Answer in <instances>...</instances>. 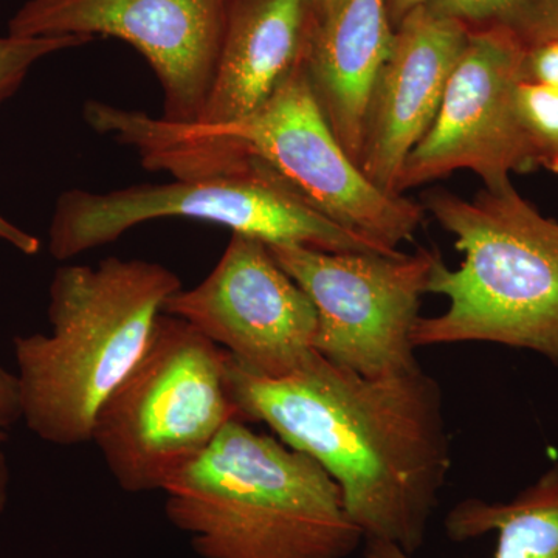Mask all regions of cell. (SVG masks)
Returning a JSON list of instances; mask_svg holds the SVG:
<instances>
[{"label":"cell","mask_w":558,"mask_h":558,"mask_svg":"<svg viewBox=\"0 0 558 558\" xmlns=\"http://www.w3.org/2000/svg\"><path fill=\"white\" fill-rule=\"evenodd\" d=\"M163 314L189 323L256 376H288L315 351L314 304L269 245L250 234H231L211 274L165 301Z\"/></svg>","instance_id":"obj_9"},{"label":"cell","mask_w":558,"mask_h":558,"mask_svg":"<svg viewBox=\"0 0 558 558\" xmlns=\"http://www.w3.org/2000/svg\"><path fill=\"white\" fill-rule=\"evenodd\" d=\"M269 248L317 311L314 349L322 357L369 379L422 368L411 333L438 248L395 255Z\"/></svg>","instance_id":"obj_8"},{"label":"cell","mask_w":558,"mask_h":558,"mask_svg":"<svg viewBox=\"0 0 558 558\" xmlns=\"http://www.w3.org/2000/svg\"><path fill=\"white\" fill-rule=\"evenodd\" d=\"M341 0H312L314 5L315 14H317V21L325 20L328 14L332 13L337 9V5Z\"/></svg>","instance_id":"obj_24"},{"label":"cell","mask_w":558,"mask_h":558,"mask_svg":"<svg viewBox=\"0 0 558 558\" xmlns=\"http://www.w3.org/2000/svg\"><path fill=\"white\" fill-rule=\"evenodd\" d=\"M424 208L464 255L450 269L436 255L427 293L449 299L436 317H418L414 348L487 341L529 349L558 368V222L545 218L512 183L472 201L444 189Z\"/></svg>","instance_id":"obj_5"},{"label":"cell","mask_w":558,"mask_h":558,"mask_svg":"<svg viewBox=\"0 0 558 558\" xmlns=\"http://www.w3.org/2000/svg\"><path fill=\"white\" fill-rule=\"evenodd\" d=\"M425 2L427 0H387L389 17H391L395 28L409 16L411 11L418 9V7H424Z\"/></svg>","instance_id":"obj_22"},{"label":"cell","mask_w":558,"mask_h":558,"mask_svg":"<svg viewBox=\"0 0 558 558\" xmlns=\"http://www.w3.org/2000/svg\"><path fill=\"white\" fill-rule=\"evenodd\" d=\"M92 130L138 154L143 167L174 179L219 174L231 161H266L323 215L389 252L413 240L424 205L374 185L323 116L300 65L263 108L222 126L171 123L101 101L84 105Z\"/></svg>","instance_id":"obj_2"},{"label":"cell","mask_w":558,"mask_h":558,"mask_svg":"<svg viewBox=\"0 0 558 558\" xmlns=\"http://www.w3.org/2000/svg\"><path fill=\"white\" fill-rule=\"evenodd\" d=\"M315 24L312 0H230L218 65L194 123L222 126L263 108L303 64Z\"/></svg>","instance_id":"obj_13"},{"label":"cell","mask_w":558,"mask_h":558,"mask_svg":"<svg viewBox=\"0 0 558 558\" xmlns=\"http://www.w3.org/2000/svg\"><path fill=\"white\" fill-rule=\"evenodd\" d=\"M227 381L242 418L263 422L318 462L365 539L414 556L424 546L450 472L442 391L418 368L369 379L317 351L284 377L242 369L229 352Z\"/></svg>","instance_id":"obj_1"},{"label":"cell","mask_w":558,"mask_h":558,"mask_svg":"<svg viewBox=\"0 0 558 558\" xmlns=\"http://www.w3.org/2000/svg\"><path fill=\"white\" fill-rule=\"evenodd\" d=\"M395 33L387 0H341L332 13L317 21L304 54L303 68L315 100L357 163L371 97Z\"/></svg>","instance_id":"obj_14"},{"label":"cell","mask_w":558,"mask_h":558,"mask_svg":"<svg viewBox=\"0 0 558 558\" xmlns=\"http://www.w3.org/2000/svg\"><path fill=\"white\" fill-rule=\"evenodd\" d=\"M517 110L535 170L558 174V87L523 81Z\"/></svg>","instance_id":"obj_17"},{"label":"cell","mask_w":558,"mask_h":558,"mask_svg":"<svg viewBox=\"0 0 558 558\" xmlns=\"http://www.w3.org/2000/svg\"><path fill=\"white\" fill-rule=\"evenodd\" d=\"M444 529L458 543L495 534L494 558H558V464L512 501H459L444 519ZM365 542V558H413L392 543Z\"/></svg>","instance_id":"obj_15"},{"label":"cell","mask_w":558,"mask_h":558,"mask_svg":"<svg viewBox=\"0 0 558 558\" xmlns=\"http://www.w3.org/2000/svg\"><path fill=\"white\" fill-rule=\"evenodd\" d=\"M10 483L11 472L9 459H7L5 451H3L2 446H0V515H2L7 505H9Z\"/></svg>","instance_id":"obj_23"},{"label":"cell","mask_w":558,"mask_h":558,"mask_svg":"<svg viewBox=\"0 0 558 558\" xmlns=\"http://www.w3.org/2000/svg\"><path fill=\"white\" fill-rule=\"evenodd\" d=\"M226 355L189 323L161 312L142 357L95 418L92 442L120 488L161 490L242 418Z\"/></svg>","instance_id":"obj_7"},{"label":"cell","mask_w":558,"mask_h":558,"mask_svg":"<svg viewBox=\"0 0 558 558\" xmlns=\"http://www.w3.org/2000/svg\"><path fill=\"white\" fill-rule=\"evenodd\" d=\"M22 421L20 384L16 373L0 366V446L9 439L11 428Z\"/></svg>","instance_id":"obj_20"},{"label":"cell","mask_w":558,"mask_h":558,"mask_svg":"<svg viewBox=\"0 0 558 558\" xmlns=\"http://www.w3.org/2000/svg\"><path fill=\"white\" fill-rule=\"evenodd\" d=\"M523 80L558 87V36L524 51Z\"/></svg>","instance_id":"obj_19"},{"label":"cell","mask_w":558,"mask_h":558,"mask_svg":"<svg viewBox=\"0 0 558 558\" xmlns=\"http://www.w3.org/2000/svg\"><path fill=\"white\" fill-rule=\"evenodd\" d=\"M0 240L5 241L11 247L20 250L21 253L27 256L38 255L40 250L38 238L14 226L2 215H0Z\"/></svg>","instance_id":"obj_21"},{"label":"cell","mask_w":558,"mask_h":558,"mask_svg":"<svg viewBox=\"0 0 558 558\" xmlns=\"http://www.w3.org/2000/svg\"><path fill=\"white\" fill-rule=\"evenodd\" d=\"M201 558H348L365 539L315 459L234 418L165 487Z\"/></svg>","instance_id":"obj_3"},{"label":"cell","mask_w":558,"mask_h":558,"mask_svg":"<svg viewBox=\"0 0 558 558\" xmlns=\"http://www.w3.org/2000/svg\"><path fill=\"white\" fill-rule=\"evenodd\" d=\"M524 51L506 33H470L438 116L400 171V196L459 170L475 172L488 190L537 171L517 110Z\"/></svg>","instance_id":"obj_11"},{"label":"cell","mask_w":558,"mask_h":558,"mask_svg":"<svg viewBox=\"0 0 558 558\" xmlns=\"http://www.w3.org/2000/svg\"><path fill=\"white\" fill-rule=\"evenodd\" d=\"M84 36H38L0 38V102L9 100L24 83L33 65L57 51L75 49L90 43Z\"/></svg>","instance_id":"obj_18"},{"label":"cell","mask_w":558,"mask_h":558,"mask_svg":"<svg viewBox=\"0 0 558 558\" xmlns=\"http://www.w3.org/2000/svg\"><path fill=\"white\" fill-rule=\"evenodd\" d=\"M163 218L218 223L269 245L332 253H399L333 222L255 157L231 161L219 174L207 178L142 183L109 193L65 191L51 216L49 252L58 260L75 258L119 240L132 227Z\"/></svg>","instance_id":"obj_6"},{"label":"cell","mask_w":558,"mask_h":558,"mask_svg":"<svg viewBox=\"0 0 558 558\" xmlns=\"http://www.w3.org/2000/svg\"><path fill=\"white\" fill-rule=\"evenodd\" d=\"M425 7L469 33H506L526 50L558 36V0H427Z\"/></svg>","instance_id":"obj_16"},{"label":"cell","mask_w":558,"mask_h":558,"mask_svg":"<svg viewBox=\"0 0 558 558\" xmlns=\"http://www.w3.org/2000/svg\"><path fill=\"white\" fill-rule=\"evenodd\" d=\"M180 289L174 271L145 259L109 256L54 271L51 332L13 340L28 429L53 446L90 442L102 403L142 357L165 301Z\"/></svg>","instance_id":"obj_4"},{"label":"cell","mask_w":558,"mask_h":558,"mask_svg":"<svg viewBox=\"0 0 558 558\" xmlns=\"http://www.w3.org/2000/svg\"><path fill=\"white\" fill-rule=\"evenodd\" d=\"M230 0H28L9 22V35L110 36L149 62L171 123L199 119L207 101Z\"/></svg>","instance_id":"obj_10"},{"label":"cell","mask_w":558,"mask_h":558,"mask_svg":"<svg viewBox=\"0 0 558 558\" xmlns=\"http://www.w3.org/2000/svg\"><path fill=\"white\" fill-rule=\"evenodd\" d=\"M469 35L468 28L425 5L396 27L371 97L359 160L380 190L398 194L400 171L438 116Z\"/></svg>","instance_id":"obj_12"}]
</instances>
